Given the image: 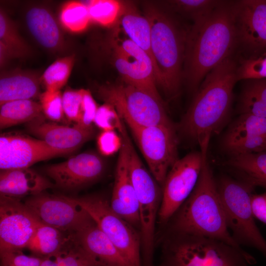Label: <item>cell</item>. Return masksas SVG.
<instances>
[{"label":"cell","instance_id":"obj_13","mask_svg":"<svg viewBox=\"0 0 266 266\" xmlns=\"http://www.w3.org/2000/svg\"><path fill=\"white\" fill-rule=\"evenodd\" d=\"M24 202L42 223L63 232L76 234L94 221L70 196L43 192L28 197Z\"/></svg>","mask_w":266,"mask_h":266},{"label":"cell","instance_id":"obj_8","mask_svg":"<svg viewBox=\"0 0 266 266\" xmlns=\"http://www.w3.org/2000/svg\"><path fill=\"white\" fill-rule=\"evenodd\" d=\"M97 94L104 102L114 106L128 126H173L162 101L123 81L102 85L98 88Z\"/></svg>","mask_w":266,"mask_h":266},{"label":"cell","instance_id":"obj_31","mask_svg":"<svg viewBox=\"0 0 266 266\" xmlns=\"http://www.w3.org/2000/svg\"><path fill=\"white\" fill-rule=\"evenodd\" d=\"M75 62L74 55L60 58L44 71L41 80L46 90L60 91L67 82Z\"/></svg>","mask_w":266,"mask_h":266},{"label":"cell","instance_id":"obj_3","mask_svg":"<svg viewBox=\"0 0 266 266\" xmlns=\"http://www.w3.org/2000/svg\"><path fill=\"white\" fill-rule=\"evenodd\" d=\"M207 156L195 188L170 219V232L202 235L240 247L228 228L216 180Z\"/></svg>","mask_w":266,"mask_h":266},{"label":"cell","instance_id":"obj_32","mask_svg":"<svg viewBox=\"0 0 266 266\" xmlns=\"http://www.w3.org/2000/svg\"><path fill=\"white\" fill-rule=\"evenodd\" d=\"M0 42L7 47L12 57H24L30 53L28 45L2 9L0 11Z\"/></svg>","mask_w":266,"mask_h":266},{"label":"cell","instance_id":"obj_43","mask_svg":"<svg viewBox=\"0 0 266 266\" xmlns=\"http://www.w3.org/2000/svg\"><path fill=\"white\" fill-rule=\"evenodd\" d=\"M0 266H40L42 258L25 255L22 250L0 252Z\"/></svg>","mask_w":266,"mask_h":266},{"label":"cell","instance_id":"obj_39","mask_svg":"<svg viewBox=\"0 0 266 266\" xmlns=\"http://www.w3.org/2000/svg\"><path fill=\"white\" fill-rule=\"evenodd\" d=\"M240 114H249L266 118V105L246 84L240 96Z\"/></svg>","mask_w":266,"mask_h":266},{"label":"cell","instance_id":"obj_7","mask_svg":"<svg viewBox=\"0 0 266 266\" xmlns=\"http://www.w3.org/2000/svg\"><path fill=\"white\" fill-rule=\"evenodd\" d=\"M129 168L138 205L141 263L153 266L155 224L162 197V190L145 167L135 150H128Z\"/></svg>","mask_w":266,"mask_h":266},{"label":"cell","instance_id":"obj_29","mask_svg":"<svg viewBox=\"0 0 266 266\" xmlns=\"http://www.w3.org/2000/svg\"><path fill=\"white\" fill-rule=\"evenodd\" d=\"M257 135H266V118L249 114H240L229 127L222 144Z\"/></svg>","mask_w":266,"mask_h":266},{"label":"cell","instance_id":"obj_33","mask_svg":"<svg viewBox=\"0 0 266 266\" xmlns=\"http://www.w3.org/2000/svg\"><path fill=\"white\" fill-rule=\"evenodd\" d=\"M62 25L74 33L85 30L91 21L86 3L78 1H69L63 6L60 13Z\"/></svg>","mask_w":266,"mask_h":266},{"label":"cell","instance_id":"obj_22","mask_svg":"<svg viewBox=\"0 0 266 266\" xmlns=\"http://www.w3.org/2000/svg\"><path fill=\"white\" fill-rule=\"evenodd\" d=\"M26 20L30 32L41 46L52 50L62 48L63 34L49 11L44 8L33 7L27 12Z\"/></svg>","mask_w":266,"mask_h":266},{"label":"cell","instance_id":"obj_44","mask_svg":"<svg viewBox=\"0 0 266 266\" xmlns=\"http://www.w3.org/2000/svg\"><path fill=\"white\" fill-rule=\"evenodd\" d=\"M251 207L255 218L266 224V192L251 197Z\"/></svg>","mask_w":266,"mask_h":266},{"label":"cell","instance_id":"obj_42","mask_svg":"<svg viewBox=\"0 0 266 266\" xmlns=\"http://www.w3.org/2000/svg\"><path fill=\"white\" fill-rule=\"evenodd\" d=\"M122 145L120 134L115 131H104L97 137V146L100 154L109 156L120 151Z\"/></svg>","mask_w":266,"mask_h":266},{"label":"cell","instance_id":"obj_9","mask_svg":"<svg viewBox=\"0 0 266 266\" xmlns=\"http://www.w3.org/2000/svg\"><path fill=\"white\" fill-rule=\"evenodd\" d=\"M91 216L119 250L130 266H142L141 240L133 226L115 213L103 197H71Z\"/></svg>","mask_w":266,"mask_h":266},{"label":"cell","instance_id":"obj_23","mask_svg":"<svg viewBox=\"0 0 266 266\" xmlns=\"http://www.w3.org/2000/svg\"><path fill=\"white\" fill-rule=\"evenodd\" d=\"M122 10L117 21L118 26L126 35L143 50L152 60L157 73L151 51V26L149 20L139 13L136 6L130 1H122Z\"/></svg>","mask_w":266,"mask_h":266},{"label":"cell","instance_id":"obj_4","mask_svg":"<svg viewBox=\"0 0 266 266\" xmlns=\"http://www.w3.org/2000/svg\"><path fill=\"white\" fill-rule=\"evenodd\" d=\"M144 15L151 26V51L157 73V84L171 97L179 93L183 80L186 30L171 13L150 2Z\"/></svg>","mask_w":266,"mask_h":266},{"label":"cell","instance_id":"obj_41","mask_svg":"<svg viewBox=\"0 0 266 266\" xmlns=\"http://www.w3.org/2000/svg\"><path fill=\"white\" fill-rule=\"evenodd\" d=\"M99 106L88 90L83 89V96L78 119L76 124L85 128L92 127Z\"/></svg>","mask_w":266,"mask_h":266},{"label":"cell","instance_id":"obj_16","mask_svg":"<svg viewBox=\"0 0 266 266\" xmlns=\"http://www.w3.org/2000/svg\"><path fill=\"white\" fill-rule=\"evenodd\" d=\"M105 164L99 154L88 152L62 163L47 166L46 174L55 187L66 190L79 189L99 179L103 174Z\"/></svg>","mask_w":266,"mask_h":266},{"label":"cell","instance_id":"obj_18","mask_svg":"<svg viewBox=\"0 0 266 266\" xmlns=\"http://www.w3.org/2000/svg\"><path fill=\"white\" fill-rule=\"evenodd\" d=\"M45 117L43 116L27 123L28 131L65 154L76 150L95 135L93 127L85 128L77 124L73 127L61 125L47 122Z\"/></svg>","mask_w":266,"mask_h":266},{"label":"cell","instance_id":"obj_25","mask_svg":"<svg viewBox=\"0 0 266 266\" xmlns=\"http://www.w3.org/2000/svg\"><path fill=\"white\" fill-rule=\"evenodd\" d=\"M96 261L84 249L76 234H72L55 253L42 258L40 266H94Z\"/></svg>","mask_w":266,"mask_h":266},{"label":"cell","instance_id":"obj_1","mask_svg":"<svg viewBox=\"0 0 266 266\" xmlns=\"http://www.w3.org/2000/svg\"><path fill=\"white\" fill-rule=\"evenodd\" d=\"M236 1L221 0L189 29L183 80L190 90L197 91L206 75L237 49Z\"/></svg>","mask_w":266,"mask_h":266},{"label":"cell","instance_id":"obj_46","mask_svg":"<svg viewBox=\"0 0 266 266\" xmlns=\"http://www.w3.org/2000/svg\"><path fill=\"white\" fill-rule=\"evenodd\" d=\"M12 57L9 51L3 43L0 42V64L2 66L7 60Z\"/></svg>","mask_w":266,"mask_h":266},{"label":"cell","instance_id":"obj_48","mask_svg":"<svg viewBox=\"0 0 266 266\" xmlns=\"http://www.w3.org/2000/svg\"></svg>","mask_w":266,"mask_h":266},{"label":"cell","instance_id":"obj_15","mask_svg":"<svg viewBox=\"0 0 266 266\" xmlns=\"http://www.w3.org/2000/svg\"><path fill=\"white\" fill-rule=\"evenodd\" d=\"M236 26L241 57L266 52V0H236Z\"/></svg>","mask_w":266,"mask_h":266},{"label":"cell","instance_id":"obj_19","mask_svg":"<svg viewBox=\"0 0 266 266\" xmlns=\"http://www.w3.org/2000/svg\"><path fill=\"white\" fill-rule=\"evenodd\" d=\"M110 204L115 213L132 226L139 227L137 200L130 173L128 150L123 140Z\"/></svg>","mask_w":266,"mask_h":266},{"label":"cell","instance_id":"obj_27","mask_svg":"<svg viewBox=\"0 0 266 266\" xmlns=\"http://www.w3.org/2000/svg\"><path fill=\"white\" fill-rule=\"evenodd\" d=\"M72 234L41 223L27 248L43 258L59 250Z\"/></svg>","mask_w":266,"mask_h":266},{"label":"cell","instance_id":"obj_21","mask_svg":"<svg viewBox=\"0 0 266 266\" xmlns=\"http://www.w3.org/2000/svg\"><path fill=\"white\" fill-rule=\"evenodd\" d=\"M76 236L99 266H130L122 254L94 221Z\"/></svg>","mask_w":266,"mask_h":266},{"label":"cell","instance_id":"obj_30","mask_svg":"<svg viewBox=\"0 0 266 266\" xmlns=\"http://www.w3.org/2000/svg\"><path fill=\"white\" fill-rule=\"evenodd\" d=\"M221 0H175L165 1L167 11L177 13L193 21L208 15Z\"/></svg>","mask_w":266,"mask_h":266},{"label":"cell","instance_id":"obj_26","mask_svg":"<svg viewBox=\"0 0 266 266\" xmlns=\"http://www.w3.org/2000/svg\"><path fill=\"white\" fill-rule=\"evenodd\" d=\"M43 116L40 104L32 100L9 101L0 105V128L28 123Z\"/></svg>","mask_w":266,"mask_h":266},{"label":"cell","instance_id":"obj_28","mask_svg":"<svg viewBox=\"0 0 266 266\" xmlns=\"http://www.w3.org/2000/svg\"><path fill=\"white\" fill-rule=\"evenodd\" d=\"M226 165L237 171L241 179L251 183H266V152L265 151L232 156Z\"/></svg>","mask_w":266,"mask_h":266},{"label":"cell","instance_id":"obj_35","mask_svg":"<svg viewBox=\"0 0 266 266\" xmlns=\"http://www.w3.org/2000/svg\"><path fill=\"white\" fill-rule=\"evenodd\" d=\"M237 63L238 81L266 79V52L249 58L241 57Z\"/></svg>","mask_w":266,"mask_h":266},{"label":"cell","instance_id":"obj_36","mask_svg":"<svg viewBox=\"0 0 266 266\" xmlns=\"http://www.w3.org/2000/svg\"><path fill=\"white\" fill-rule=\"evenodd\" d=\"M62 96L60 91L46 90L39 96L44 116L54 122L62 121L65 116Z\"/></svg>","mask_w":266,"mask_h":266},{"label":"cell","instance_id":"obj_5","mask_svg":"<svg viewBox=\"0 0 266 266\" xmlns=\"http://www.w3.org/2000/svg\"><path fill=\"white\" fill-rule=\"evenodd\" d=\"M161 266H248L254 258L240 247L199 234L171 232Z\"/></svg>","mask_w":266,"mask_h":266},{"label":"cell","instance_id":"obj_10","mask_svg":"<svg viewBox=\"0 0 266 266\" xmlns=\"http://www.w3.org/2000/svg\"><path fill=\"white\" fill-rule=\"evenodd\" d=\"M110 41L114 65L122 81L162 101L157 88L155 66L149 55L118 26L113 33Z\"/></svg>","mask_w":266,"mask_h":266},{"label":"cell","instance_id":"obj_40","mask_svg":"<svg viewBox=\"0 0 266 266\" xmlns=\"http://www.w3.org/2000/svg\"><path fill=\"white\" fill-rule=\"evenodd\" d=\"M83 89H67L63 94V106L65 116L68 120L77 122L81 106Z\"/></svg>","mask_w":266,"mask_h":266},{"label":"cell","instance_id":"obj_12","mask_svg":"<svg viewBox=\"0 0 266 266\" xmlns=\"http://www.w3.org/2000/svg\"><path fill=\"white\" fill-rule=\"evenodd\" d=\"M207 153L192 152L179 159L169 170L162 189L159 221L167 223L187 199L198 181Z\"/></svg>","mask_w":266,"mask_h":266},{"label":"cell","instance_id":"obj_2","mask_svg":"<svg viewBox=\"0 0 266 266\" xmlns=\"http://www.w3.org/2000/svg\"><path fill=\"white\" fill-rule=\"evenodd\" d=\"M237 60L230 57L212 69L197 90L181 124L183 133L207 153L211 136L229 116L237 78Z\"/></svg>","mask_w":266,"mask_h":266},{"label":"cell","instance_id":"obj_11","mask_svg":"<svg viewBox=\"0 0 266 266\" xmlns=\"http://www.w3.org/2000/svg\"><path fill=\"white\" fill-rule=\"evenodd\" d=\"M128 126L150 172L163 186L169 170L179 159L174 126Z\"/></svg>","mask_w":266,"mask_h":266},{"label":"cell","instance_id":"obj_6","mask_svg":"<svg viewBox=\"0 0 266 266\" xmlns=\"http://www.w3.org/2000/svg\"><path fill=\"white\" fill-rule=\"evenodd\" d=\"M227 225L239 246L254 248L266 257V240L254 220L251 197L255 186L243 179L222 176L216 181Z\"/></svg>","mask_w":266,"mask_h":266},{"label":"cell","instance_id":"obj_17","mask_svg":"<svg viewBox=\"0 0 266 266\" xmlns=\"http://www.w3.org/2000/svg\"><path fill=\"white\" fill-rule=\"evenodd\" d=\"M64 154L39 139L10 134L0 137V170L29 168L38 162Z\"/></svg>","mask_w":266,"mask_h":266},{"label":"cell","instance_id":"obj_20","mask_svg":"<svg viewBox=\"0 0 266 266\" xmlns=\"http://www.w3.org/2000/svg\"><path fill=\"white\" fill-rule=\"evenodd\" d=\"M54 187V183L30 167L0 170V195L20 199Z\"/></svg>","mask_w":266,"mask_h":266},{"label":"cell","instance_id":"obj_38","mask_svg":"<svg viewBox=\"0 0 266 266\" xmlns=\"http://www.w3.org/2000/svg\"><path fill=\"white\" fill-rule=\"evenodd\" d=\"M123 122L115 108L110 104L104 102L99 106L94 120V124L104 131H115L120 129Z\"/></svg>","mask_w":266,"mask_h":266},{"label":"cell","instance_id":"obj_37","mask_svg":"<svg viewBox=\"0 0 266 266\" xmlns=\"http://www.w3.org/2000/svg\"><path fill=\"white\" fill-rule=\"evenodd\" d=\"M223 146L232 156L258 153L266 150V135L247 137Z\"/></svg>","mask_w":266,"mask_h":266},{"label":"cell","instance_id":"obj_34","mask_svg":"<svg viewBox=\"0 0 266 266\" xmlns=\"http://www.w3.org/2000/svg\"><path fill=\"white\" fill-rule=\"evenodd\" d=\"M91 20L103 26L117 22L122 10V1L92 0L86 3Z\"/></svg>","mask_w":266,"mask_h":266},{"label":"cell","instance_id":"obj_47","mask_svg":"<svg viewBox=\"0 0 266 266\" xmlns=\"http://www.w3.org/2000/svg\"><path fill=\"white\" fill-rule=\"evenodd\" d=\"M255 186H258L266 188V183L262 182H255L253 183Z\"/></svg>","mask_w":266,"mask_h":266},{"label":"cell","instance_id":"obj_24","mask_svg":"<svg viewBox=\"0 0 266 266\" xmlns=\"http://www.w3.org/2000/svg\"><path fill=\"white\" fill-rule=\"evenodd\" d=\"M40 94L39 79L35 75L17 71L0 76V105L13 100H32Z\"/></svg>","mask_w":266,"mask_h":266},{"label":"cell","instance_id":"obj_14","mask_svg":"<svg viewBox=\"0 0 266 266\" xmlns=\"http://www.w3.org/2000/svg\"><path fill=\"white\" fill-rule=\"evenodd\" d=\"M41 223L20 199L0 195V252L27 248Z\"/></svg>","mask_w":266,"mask_h":266},{"label":"cell","instance_id":"obj_45","mask_svg":"<svg viewBox=\"0 0 266 266\" xmlns=\"http://www.w3.org/2000/svg\"><path fill=\"white\" fill-rule=\"evenodd\" d=\"M247 80L246 85L266 105V79Z\"/></svg>","mask_w":266,"mask_h":266}]
</instances>
